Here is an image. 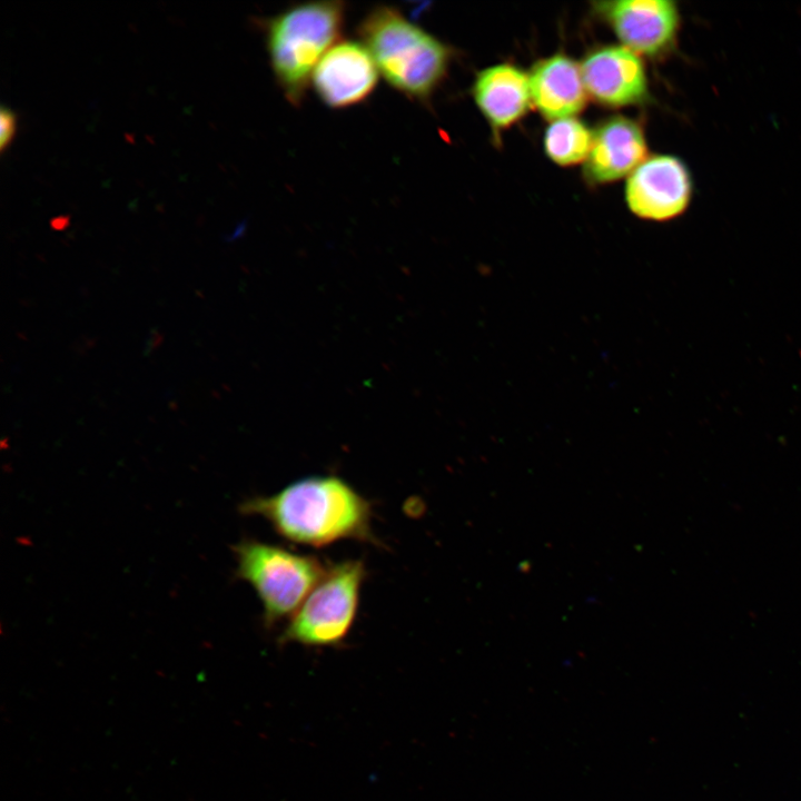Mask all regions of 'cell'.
<instances>
[{
  "label": "cell",
  "mask_w": 801,
  "mask_h": 801,
  "mask_svg": "<svg viewBox=\"0 0 801 801\" xmlns=\"http://www.w3.org/2000/svg\"><path fill=\"white\" fill-rule=\"evenodd\" d=\"M366 574L359 560L327 568L279 636L283 644L336 646L347 637L356 619Z\"/></svg>",
  "instance_id": "5"
},
{
  "label": "cell",
  "mask_w": 801,
  "mask_h": 801,
  "mask_svg": "<svg viewBox=\"0 0 801 801\" xmlns=\"http://www.w3.org/2000/svg\"><path fill=\"white\" fill-rule=\"evenodd\" d=\"M533 106L546 119L575 117L587 100L580 65L557 52L536 61L528 72Z\"/></svg>",
  "instance_id": "12"
},
{
  "label": "cell",
  "mask_w": 801,
  "mask_h": 801,
  "mask_svg": "<svg viewBox=\"0 0 801 801\" xmlns=\"http://www.w3.org/2000/svg\"><path fill=\"white\" fill-rule=\"evenodd\" d=\"M592 10L614 32L621 44L636 55L659 58L676 42L680 14L670 0L596 1Z\"/></svg>",
  "instance_id": "6"
},
{
  "label": "cell",
  "mask_w": 801,
  "mask_h": 801,
  "mask_svg": "<svg viewBox=\"0 0 801 801\" xmlns=\"http://www.w3.org/2000/svg\"><path fill=\"white\" fill-rule=\"evenodd\" d=\"M240 512L269 522L284 538L313 547L352 538L375 543L372 506L337 476H310L269 496L240 505Z\"/></svg>",
  "instance_id": "1"
},
{
  "label": "cell",
  "mask_w": 801,
  "mask_h": 801,
  "mask_svg": "<svg viewBox=\"0 0 801 801\" xmlns=\"http://www.w3.org/2000/svg\"><path fill=\"white\" fill-rule=\"evenodd\" d=\"M357 33L393 89L422 105L431 102L448 75L453 47L388 4L372 8Z\"/></svg>",
  "instance_id": "2"
},
{
  "label": "cell",
  "mask_w": 801,
  "mask_h": 801,
  "mask_svg": "<svg viewBox=\"0 0 801 801\" xmlns=\"http://www.w3.org/2000/svg\"><path fill=\"white\" fill-rule=\"evenodd\" d=\"M233 548L237 576L256 591L267 627L290 619L327 571L313 555L256 540H244Z\"/></svg>",
  "instance_id": "4"
},
{
  "label": "cell",
  "mask_w": 801,
  "mask_h": 801,
  "mask_svg": "<svg viewBox=\"0 0 801 801\" xmlns=\"http://www.w3.org/2000/svg\"><path fill=\"white\" fill-rule=\"evenodd\" d=\"M472 97L495 136L517 123L533 106L528 73L507 62L478 71Z\"/></svg>",
  "instance_id": "11"
},
{
  "label": "cell",
  "mask_w": 801,
  "mask_h": 801,
  "mask_svg": "<svg viewBox=\"0 0 801 801\" xmlns=\"http://www.w3.org/2000/svg\"><path fill=\"white\" fill-rule=\"evenodd\" d=\"M0 125V149L4 152L6 148L11 144L17 130V116L7 106L1 107Z\"/></svg>",
  "instance_id": "14"
},
{
  "label": "cell",
  "mask_w": 801,
  "mask_h": 801,
  "mask_svg": "<svg viewBox=\"0 0 801 801\" xmlns=\"http://www.w3.org/2000/svg\"><path fill=\"white\" fill-rule=\"evenodd\" d=\"M593 139L591 130L576 117L551 121L544 132L543 147L550 160L561 167L586 160Z\"/></svg>",
  "instance_id": "13"
},
{
  "label": "cell",
  "mask_w": 801,
  "mask_h": 801,
  "mask_svg": "<svg viewBox=\"0 0 801 801\" xmlns=\"http://www.w3.org/2000/svg\"><path fill=\"white\" fill-rule=\"evenodd\" d=\"M692 190L691 174L680 158L651 155L626 178L624 199L639 218L666 221L685 211Z\"/></svg>",
  "instance_id": "7"
},
{
  "label": "cell",
  "mask_w": 801,
  "mask_h": 801,
  "mask_svg": "<svg viewBox=\"0 0 801 801\" xmlns=\"http://www.w3.org/2000/svg\"><path fill=\"white\" fill-rule=\"evenodd\" d=\"M580 67L587 97L603 107L639 106L650 98L642 59L622 44L593 48Z\"/></svg>",
  "instance_id": "8"
},
{
  "label": "cell",
  "mask_w": 801,
  "mask_h": 801,
  "mask_svg": "<svg viewBox=\"0 0 801 801\" xmlns=\"http://www.w3.org/2000/svg\"><path fill=\"white\" fill-rule=\"evenodd\" d=\"M345 16L343 1H309L260 21L276 83L294 107L306 97L317 63L339 41Z\"/></svg>",
  "instance_id": "3"
},
{
  "label": "cell",
  "mask_w": 801,
  "mask_h": 801,
  "mask_svg": "<svg viewBox=\"0 0 801 801\" xmlns=\"http://www.w3.org/2000/svg\"><path fill=\"white\" fill-rule=\"evenodd\" d=\"M647 157V144L641 123L625 116H611L593 130L592 146L583 164L590 185L617 181Z\"/></svg>",
  "instance_id": "10"
},
{
  "label": "cell",
  "mask_w": 801,
  "mask_h": 801,
  "mask_svg": "<svg viewBox=\"0 0 801 801\" xmlns=\"http://www.w3.org/2000/svg\"><path fill=\"white\" fill-rule=\"evenodd\" d=\"M378 73L372 55L360 41L339 40L317 63L310 83L327 107L345 109L370 97Z\"/></svg>",
  "instance_id": "9"
}]
</instances>
